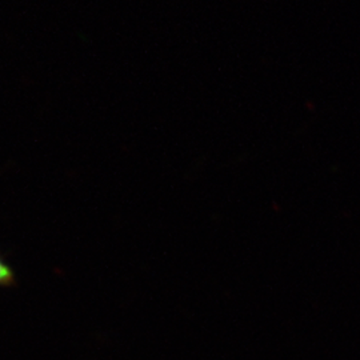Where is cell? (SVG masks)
<instances>
[{
    "mask_svg": "<svg viewBox=\"0 0 360 360\" xmlns=\"http://www.w3.org/2000/svg\"><path fill=\"white\" fill-rule=\"evenodd\" d=\"M15 282V275L11 266L0 257V287L11 285Z\"/></svg>",
    "mask_w": 360,
    "mask_h": 360,
    "instance_id": "obj_1",
    "label": "cell"
}]
</instances>
